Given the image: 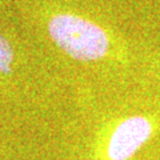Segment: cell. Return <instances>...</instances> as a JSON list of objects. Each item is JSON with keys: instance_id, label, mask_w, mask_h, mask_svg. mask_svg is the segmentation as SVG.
I'll use <instances>...</instances> for the list:
<instances>
[{"instance_id": "cell-1", "label": "cell", "mask_w": 160, "mask_h": 160, "mask_svg": "<svg viewBox=\"0 0 160 160\" xmlns=\"http://www.w3.org/2000/svg\"><path fill=\"white\" fill-rule=\"evenodd\" d=\"M48 39L60 52L79 63L127 64L129 49L116 32L73 9L52 8L44 18Z\"/></svg>"}, {"instance_id": "cell-2", "label": "cell", "mask_w": 160, "mask_h": 160, "mask_svg": "<svg viewBox=\"0 0 160 160\" xmlns=\"http://www.w3.org/2000/svg\"><path fill=\"white\" fill-rule=\"evenodd\" d=\"M155 115L131 113L112 118L98 128L91 148L92 160H132L156 135Z\"/></svg>"}, {"instance_id": "cell-3", "label": "cell", "mask_w": 160, "mask_h": 160, "mask_svg": "<svg viewBox=\"0 0 160 160\" xmlns=\"http://www.w3.org/2000/svg\"><path fill=\"white\" fill-rule=\"evenodd\" d=\"M16 53H15L13 44L7 36L0 33V75L11 73Z\"/></svg>"}]
</instances>
